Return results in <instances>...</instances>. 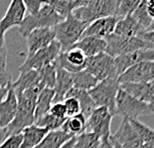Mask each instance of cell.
<instances>
[{
	"label": "cell",
	"mask_w": 154,
	"mask_h": 148,
	"mask_svg": "<svg viewBox=\"0 0 154 148\" xmlns=\"http://www.w3.org/2000/svg\"><path fill=\"white\" fill-rule=\"evenodd\" d=\"M140 38L154 46V29L151 31H147L145 33H143V34L140 36Z\"/></svg>",
	"instance_id": "b9f144b4"
},
{
	"label": "cell",
	"mask_w": 154,
	"mask_h": 148,
	"mask_svg": "<svg viewBox=\"0 0 154 148\" xmlns=\"http://www.w3.org/2000/svg\"><path fill=\"white\" fill-rule=\"evenodd\" d=\"M88 25L87 23L78 20L73 14H71L54 27L56 41H58L61 45L62 52H67L72 49L82 38Z\"/></svg>",
	"instance_id": "7a4b0ae2"
},
{
	"label": "cell",
	"mask_w": 154,
	"mask_h": 148,
	"mask_svg": "<svg viewBox=\"0 0 154 148\" xmlns=\"http://www.w3.org/2000/svg\"><path fill=\"white\" fill-rule=\"evenodd\" d=\"M110 137L122 148H138L142 144L127 118L121 120L117 130Z\"/></svg>",
	"instance_id": "5bb4252c"
},
{
	"label": "cell",
	"mask_w": 154,
	"mask_h": 148,
	"mask_svg": "<svg viewBox=\"0 0 154 148\" xmlns=\"http://www.w3.org/2000/svg\"><path fill=\"white\" fill-rule=\"evenodd\" d=\"M147 0H140L138 6L131 14L132 17L135 19L136 22L141 26L146 32L149 31L150 26L152 25L153 20L147 12Z\"/></svg>",
	"instance_id": "4dcf8cb0"
},
{
	"label": "cell",
	"mask_w": 154,
	"mask_h": 148,
	"mask_svg": "<svg viewBox=\"0 0 154 148\" xmlns=\"http://www.w3.org/2000/svg\"><path fill=\"white\" fill-rule=\"evenodd\" d=\"M49 113L55 117L60 118V119H66L67 118L66 108H65L63 103H56L52 104L50 110H49Z\"/></svg>",
	"instance_id": "f35d334b"
},
{
	"label": "cell",
	"mask_w": 154,
	"mask_h": 148,
	"mask_svg": "<svg viewBox=\"0 0 154 148\" xmlns=\"http://www.w3.org/2000/svg\"><path fill=\"white\" fill-rule=\"evenodd\" d=\"M144 114H150L149 104L131 97L119 88L116 100V116L127 119H137Z\"/></svg>",
	"instance_id": "8992f818"
},
{
	"label": "cell",
	"mask_w": 154,
	"mask_h": 148,
	"mask_svg": "<svg viewBox=\"0 0 154 148\" xmlns=\"http://www.w3.org/2000/svg\"><path fill=\"white\" fill-rule=\"evenodd\" d=\"M26 7L22 0H13L9 4L5 15L0 20V30L6 33L13 27H19L25 18Z\"/></svg>",
	"instance_id": "9a60e30c"
},
{
	"label": "cell",
	"mask_w": 154,
	"mask_h": 148,
	"mask_svg": "<svg viewBox=\"0 0 154 148\" xmlns=\"http://www.w3.org/2000/svg\"><path fill=\"white\" fill-rule=\"evenodd\" d=\"M112 114L106 107H96L87 121V128L90 132L94 133L100 139L110 137V124Z\"/></svg>",
	"instance_id": "9c48e42d"
},
{
	"label": "cell",
	"mask_w": 154,
	"mask_h": 148,
	"mask_svg": "<svg viewBox=\"0 0 154 148\" xmlns=\"http://www.w3.org/2000/svg\"><path fill=\"white\" fill-rule=\"evenodd\" d=\"M17 97L11 87L6 97L0 103V128L7 127L12 122L17 113Z\"/></svg>",
	"instance_id": "ac0fdd59"
},
{
	"label": "cell",
	"mask_w": 154,
	"mask_h": 148,
	"mask_svg": "<svg viewBox=\"0 0 154 148\" xmlns=\"http://www.w3.org/2000/svg\"><path fill=\"white\" fill-rule=\"evenodd\" d=\"M154 29V21H153V23H152V25L150 26V29H149V31H151V30H153Z\"/></svg>",
	"instance_id": "f907efd6"
},
{
	"label": "cell",
	"mask_w": 154,
	"mask_h": 148,
	"mask_svg": "<svg viewBox=\"0 0 154 148\" xmlns=\"http://www.w3.org/2000/svg\"><path fill=\"white\" fill-rule=\"evenodd\" d=\"M100 139L96 134L90 131L76 136L75 148H100Z\"/></svg>",
	"instance_id": "1f68e13d"
},
{
	"label": "cell",
	"mask_w": 154,
	"mask_h": 148,
	"mask_svg": "<svg viewBox=\"0 0 154 148\" xmlns=\"http://www.w3.org/2000/svg\"><path fill=\"white\" fill-rule=\"evenodd\" d=\"M120 0H94L88 1L87 5L77 8L72 14L78 20L87 24L100 18L116 16Z\"/></svg>",
	"instance_id": "3957f363"
},
{
	"label": "cell",
	"mask_w": 154,
	"mask_h": 148,
	"mask_svg": "<svg viewBox=\"0 0 154 148\" xmlns=\"http://www.w3.org/2000/svg\"><path fill=\"white\" fill-rule=\"evenodd\" d=\"M150 85H151V88H152V90H153V91H154V78L152 79V81L150 82Z\"/></svg>",
	"instance_id": "681fc988"
},
{
	"label": "cell",
	"mask_w": 154,
	"mask_h": 148,
	"mask_svg": "<svg viewBox=\"0 0 154 148\" xmlns=\"http://www.w3.org/2000/svg\"><path fill=\"white\" fill-rule=\"evenodd\" d=\"M154 78V61L141 62L132 66L119 77L121 83H150Z\"/></svg>",
	"instance_id": "30bf717a"
},
{
	"label": "cell",
	"mask_w": 154,
	"mask_h": 148,
	"mask_svg": "<svg viewBox=\"0 0 154 148\" xmlns=\"http://www.w3.org/2000/svg\"><path fill=\"white\" fill-rule=\"evenodd\" d=\"M75 142H76V136L71 138L69 141H67L61 148H75Z\"/></svg>",
	"instance_id": "bcb514c9"
},
{
	"label": "cell",
	"mask_w": 154,
	"mask_h": 148,
	"mask_svg": "<svg viewBox=\"0 0 154 148\" xmlns=\"http://www.w3.org/2000/svg\"><path fill=\"white\" fill-rule=\"evenodd\" d=\"M64 19L65 18L59 15L53 9V7L49 5L48 2L46 1L37 14H28L27 16H25L24 20L22 21L18 29L22 37L26 38L35 29L54 28Z\"/></svg>",
	"instance_id": "6da1fadb"
},
{
	"label": "cell",
	"mask_w": 154,
	"mask_h": 148,
	"mask_svg": "<svg viewBox=\"0 0 154 148\" xmlns=\"http://www.w3.org/2000/svg\"><path fill=\"white\" fill-rule=\"evenodd\" d=\"M55 97L54 88H45L42 90L40 94L38 95L37 103H36L35 108V121L45 114L49 113V110L53 104V100Z\"/></svg>",
	"instance_id": "484cf974"
},
{
	"label": "cell",
	"mask_w": 154,
	"mask_h": 148,
	"mask_svg": "<svg viewBox=\"0 0 154 148\" xmlns=\"http://www.w3.org/2000/svg\"><path fill=\"white\" fill-rule=\"evenodd\" d=\"M48 132L49 131L47 129L39 127L35 124L26 127L21 132L23 137L21 148H35L42 142Z\"/></svg>",
	"instance_id": "7402d4cb"
},
{
	"label": "cell",
	"mask_w": 154,
	"mask_h": 148,
	"mask_svg": "<svg viewBox=\"0 0 154 148\" xmlns=\"http://www.w3.org/2000/svg\"><path fill=\"white\" fill-rule=\"evenodd\" d=\"M22 141H23L22 133L9 135L3 141V143L0 145V148H21Z\"/></svg>",
	"instance_id": "74e56055"
},
{
	"label": "cell",
	"mask_w": 154,
	"mask_h": 148,
	"mask_svg": "<svg viewBox=\"0 0 154 148\" xmlns=\"http://www.w3.org/2000/svg\"><path fill=\"white\" fill-rule=\"evenodd\" d=\"M100 148H114V147L111 144L109 138H103V139L100 140Z\"/></svg>",
	"instance_id": "f6af8a7d"
},
{
	"label": "cell",
	"mask_w": 154,
	"mask_h": 148,
	"mask_svg": "<svg viewBox=\"0 0 154 148\" xmlns=\"http://www.w3.org/2000/svg\"><path fill=\"white\" fill-rule=\"evenodd\" d=\"M24 5L26 10L29 11L30 15H35L40 11L41 7L45 4L46 1H36V0H24Z\"/></svg>",
	"instance_id": "60d3db41"
},
{
	"label": "cell",
	"mask_w": 154,
	"mask_h": 148,
	"mask_svg": "<svg viewBox=\"0 0 154 148\" xmlns=\"http://www.w3.org/2000/svg\"><path fill=\"white\" fill-rule=\"evenodd\" d=\"M56 40V33L54 28H39L35 29L26 37L27 42V56H33L41 49L47 47Z\"/></svg>",
	"instance_id": "8fae6325"
},
{
	"label": "cell",
	"mask_w": 154,
	"mask_h": 148,
	"mask_svg": "<svg viewBox=\"0 0 154 148\" xmlns=\"http://www.w3.org/2000/svg\"><path fill=\"white\" fill-rule=\"evenodd\" d=\"M104 40L106 41V53L113 58L137 50H141V49L154 48L152 44L144 41L140 37H123V36L116 35L114 33Z\"/></svg>",
	"instance_id": "5b68a950"
},
{
	"label": "cell",
	"mask_w": 154,
	"mask_h": 148,
	"mask_svg": "<svg viewBox=\"0 0 154 148\" xmlns=\"http://www.w3.org/2000/svg\"><path fill=\"white\" fill-rule=\"evenodd\" d=\"M149 110H150V113L151 114H154V94H153V97H151V100H149Z\"/></svg>",
	"instance_id": "7dc6e473"
},
{
	"label": "cell",
	"mask_w": 154,
	"mask_h": 148,
	"mask_svg": "<svg viewBox=\"0 0 154 148\" xmlns=\"http://www.w3.org/2000/svg\"><path fill=\"white\" fill-rule=\"evenodd\" d=\"M119 19L116 16H110V17L100 18L97 20L90 23L84 31V37H96L100 39H106L109 35L114 32L116 26Z\"/></svg>",
	"instance_id": "2e32d148"
},
{
	"label": "cell",
	"mask_w": 154,
	"mask_h": 148,
	"mask_svg": "<svg viewBox=\"0 0 154 148\" xmlns=\"http://www.w3.org/2000/svg\"><path fill=\"white\" fill-rule=\"evenodd\" d=\"M66 119H60V118L55 117L50 113H47V114H45L44 116L38 118L34 122V124L39 127L45 128V129H47L48 131H53V130L61 129Z\"/></svg>",
	"instance_id": "d6a6232c"
},
{
	"label": "cell",
	"mask_w": 154,
	"mask_h": 148,
	"mask_svg": "<svg viewBox=\"0 0 154 148\" xmlns=\"http://www.w3.org/2000/svg\"><path fill=\"white\" fill-rule=\"evenodd\" d=\"M39 85H43L40 81L39 73L37 71L32 70L27 72H21L17 80L12 83V88L15 93H19V91H23Z\"/></svg>",
	"instance_id": "603a6c76"
},
{
	"label": "cell",
	"mask_w": 154,
	"mask_h": 148,
	"mask_svg": "<svg viewBox=\"0 0 154 148\" xmlns=\"http://www.w3.org/2000/svg\"><path fill=\"white\" fill-rule=\"evenodd\" d=\"M56 71H57V76H56V84L54 87L55 97L53 103H63L69 91L73 88V74L69 73L57 64H56Z\"/></svg>",
	"instance_id": "e0dca14e"
},
{
	"label": "cell",
	"mask_w": 154,
	"mask_h": 148,
	"mask_svg": "<svg viewBox=\"0 0 154 148\" xmlns=\"http://www.w3.org/2000/svg\"><path fill=\"white\" fill-rule=\"evenodd\" d=\"M87 57L81 50L72 48L67 52H61L58 56L56 64L71 74L85 70Z\"/></svg>",
	"instance_id": "4fadbf2b"
},
{
	"label": "cell",
	"mask_w": 154,
	"mask_h": 148,
	"mask_svg": "<svg viewBox=\"0 0 154 148\" xmlns=\"http://www.w3.org/2000/svg\"><path fill=\"white\" fill-rule=\"evenodd\" d=\"M139 2L140 0H120L116 10V17L121 19L128 15H131L138 6Z\"/></svg>",
	"instance_id": "e575fe53"
},
{
	"label": "cell",
	"mask_w": 154,
	"mask_h": 148,
	"mask_svg": "<svg viewBox=\"0 0 154 148\" xmlns=\"http://www.w3.org/2000/svg\"><path fill=\"white\" fill-rule=\"evenodd\" d=\"M97 80L86 70L73 74V88L83 91H91L97 85Z\"/></svg>",
	"instance_id": "f1b7e54d"
},
{
	"label": "cell",
	"mask_w": 154,
	"mask_h": 148,
	"mask_svg": "<svg viewBox=\"0 0 154 148\" xmlns=\"http://www.w3.org/2000/svg\"><path fill=\"white\" fill-rule=\"evenodd\" d=\"M146 31L140 26L131 15L121 18L114 29V34L123 37H140Z\"/></svg>",
	"instance_id": "44dd1931"
},
{
	"label": "cell",
	"mask_w": 154,
	"mask_h": 148,
	"mask_svg": "<svg viewBox=\"0 0 154 148\" xmlns=\"http://www.w3.org/2000/svg\"><path fill=\"white\" fill-rule=\"evenodd\" d=\"M85 70L94 76L97 82H101L111 77H119L114 65V58L106 53L87 58Z\"/></svg>",
	"instance_id": "ba28073f"
},
{
	"label": "cell",
	"mask_w": 154,
	"mask_h": 148,
	"mask_svg": "<svg viewBox=\"0 0 154 148\" xmlns=\"http://www.w3.org/2000/svg\"><path fill=\"white\" fill-rule=\"evenodd\" d=\"M119 90V77H111L99 82L94 88L88 91L96 107H106L112 116H116V100Z\"/></svg>",
	"instance_id": "277c9868"
},
{
	"label": "cell",
	"mask_w": 154,
	"mask_h": 148,
	"mask_svg": "<svg viewBox=\"0 0 154 148\" xmlns=\"http://www.w3.org/2000/svg\"><path fill=\"white\" fill-rule=\"evenodd\" d=\"M12 78L6 68L0 67V103L4 100L12 87Z\"/></svg>",
	"instance_id": "d590c367"
},
{
	"label": "cell",
	"mask_w": 154,
	"mask_h": 148,
	"mask_svg": "<svg viewBox=\"0 0 154 148\" xmlns=\"http://www.w3.org/2000/svg\"><path fill=\"white\" fill-rule=\"evenodd\" d=\"M8 136H9V133L7 130V127L0 128V145H1L3 143V141H4Z\"/></svg>",
	"instance_id": "ee69618b"
},
{
	"label": "cell",
	"mask_w": 154,
	"mask_h": 148,
	"mask_svg": "<svg viewBox=\"0 0 154 148\" xmlns=\"http://www.w3.org/2000/svg\"><path fill=\"white\" fill-rule=\"evenodd\" d=\"M72 48L79 49L87 58H91L101 53H106V41L96 37H84L81 38Z\"/></svg>",
	"instance_id": "d6986e66"
},
{
	"label": "cell",
	"mask_w": 154,
	"mask_h": 148,
	"mask_svg": "<svg viewBox=\"0 0 154 148\" xmlns=\"http://www.w3.org/2000/svg\"><path fill=\"white\" fill-rule=\"evenodd\" d=\"M119 88L131 97L147 103L154 94L149 83H121Z\"/></svg>",
	"instance_id": "ffe728a7"
},
{
	"label": "cell",
	"mask_w": 154,
	"mask_h": 148,
	"mask_svg": "<svg viewBox=\"0 0 154 148\" xmlns=\"http://www.w3.org/2000/svg\"><path fill=\"white\" fill-rule=\"evenodd\" d=\"M147 61H154V48L141 49V50L134 51L128 54L117 56L114 58V65H116L117 75L119 77L130 67Z\"/></svg>",
	"instance_id": "7c38bea8"
},
{
	"label": "cell",
	"mask_w": 154,
	"mask_h": 148,
	"mask_svg": "<svg viewBox=\"0 0 154 148\" xmlns=\"http://www.w3.org/2000/svg\"><path fill=\"white\" fill-rule=\"evenodd\" d=\"M47 2L63 18L68 17L77 8H80L82 6L87 5L88 3L87 0H55V1H47Z\"/></svg>",
	"instance_id": "4316f807"
},
{
	"label": "cell",
	"mask_w": 154,
	"mask_h": 148,
	"mask_svg": "<svg viewBox=\"0 0 154 148\" xmlns=\"http://www.w3.org/2000/svg\"><path fill=\"white\" fill-rule=\"evenodd\" d=\"M73 137L75 136H72L71 134L65 132L62 129L49 131L42 142L35 148H61Z\"/></svg>",
	"instance_id": "d4e9b609"
},
{
	"label": "cell",
	"mask_w": 154,
	"mask_h": 148,
	"mask_svg": "<svg viewBox=\"0 0 154 148\" xmlns=\"http://www.w3.org/2000/svg\"><path fill=\"white\" fill-rule=\"evenodd\" d=\"M65 108H66L67 117H73L82 113L80 103L75 97H66L63 101Z\"/></svg>",
	"instance_id": "8d00e7d4"
},
{
	"label": "cell",
	"mask_w": 154,
	"mask_h": 148,
	"mask_svg": "<svg viewBox=\"0 0 154 148\" xmlns=\"http://www.w3.org/2000/svg\"><path fill=\"white\" fill-rule=\"evenodd\" d=\"M66 97H75L76 100H78L81 106L82 113L87 117V119L91 116V113L94 111V108H96V104H94L93 98L91 97L90 94L87 91L78 90V88H72L67 94Z\"/></svg>",
	"instance_id": "cb8c5ba5"
},
{
	"label": "cell",
	"mask_w": 154,
	"mask_h": 148,
	"mask_svg": "<svg viewBox=\"0 0 154 148\" xmlns=\"http://www.w3.org/2000/svg\"><path fill=\"white\" fill-rule=\"evenodd\" d=\"M138 148H154V146L150 145V144H141Z\"/></svg>",
	"instance_id": "c3c4849f"
},
{
	"label": "cell",
	"mask_w": 154,
	"mask_h": 148,
	"mask_svg": "<svg viewBox=\"0 0 154 148\" xmlns=\"http://www.w3.org/2000/svg\"><path fill=\"white\" fill-rule=\"evenodd\" d=\"M130 124L136 131L142 144H150L154 146V129L142 123L138 119H128Z\"/></svg>",
	"instance_id": "f546056e"
},
{
	"label": "cell",
	"mask_w": 154,
	"mask_h": 148,
	"mask_svg": "<svg viewBox=\"0 0 154 148\" xmlns=\"http://www.w3.org/2000/svg\"><path fill=\"white\" fill-rule=\"evenodd\" d=\"M87 117L83 113L73 117H67L61 129L72 136H78L87 131Z\"/></svg>",
	"instance_id": "83f0119b"
},
{
	"label": "cell",
	"mask_w": 154,
	"mask_h": 148,
	"mask_svg": "<svg viewBox=\"0 0 154 148\" xmlns=\"http://www.w3.org/2000/svg\"><path fill=\"white\" fill-rule=\"evenodd\" d=\"M40 76L41 83L45 85V88H54L56 84V76H57V71H56V63L50 64L46 67L42 68L41 70L37 71Z\"/></svg>",
	"instance_id": "836d02e7"
},
{
	"label": "cell",
	"mask_w": 154,
	"mask_h": 148,
	"mask_svg": "<svg viewBox=\"0 0 154 148\" xmlns=\"http://www.w3.org/2000/svg\"><path fill=\"white\" fill-rule=\"evenodd\" d=\"M7 65V47L5 43V34L0 30V67L6 68Z\"/></svg>",
	"instance_id": "ab89813d"
},
{
	"label": "cell",
	"mask_w": 154,
	"mask_h": 148,
	"mask_svg": "<svg viewBox=\"0 0 154 148\" xmlns=\"http://www.w3.org/2000/svg\"><path fill=\"white\" fill-rule=\"evenodd\" d=\"M147 12H148L149 16L154 21V0H147Z\"/></svg>",
	"instance_id": "7bdbcfd3"
},
{
	"label": "cell",
	"mask_w": 154,
	"mask_h": 148,
	"mask_svg": "<svg viewBox=\"0 0 154 148\" xmlns=\"http://www.w3.org/2000/svg\"><path fill=\"white\" fill-rule=\"evenodd\" d=\"M62 52L61 45L58 41L52 42L50 45L47 46L33 56L26 58L24 63L19 68V72H27V71H39L46 66L53 64L57 60L58 56Z\"/></svg>",
	"instance_id": "52a82bcc"
}]
</instances>
